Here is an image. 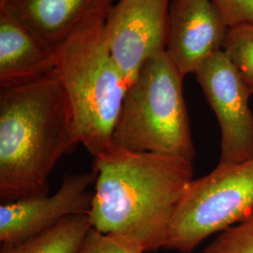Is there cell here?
Masks as SVG:
<instances>
[{"mask_svg":"<svg viewBox=\"0 0 253 253\" xmlns=\"http://www.w3.org/2000/svg\"><path fill=\"white\" fill-rule=\"evenodd\" d=\"M115 0H0L6 12L56 52L87 25L106 19Z\"/></svg>","mask_w":253,"mask_h":253,"instance_id":"10","label":"cell"},{"mask_svg":"<svg viewBox=\"0 0 253 253\" xmlns=\"http://www.w3.org/2000/svg\"><path fill=\"white\" fill-rule=\"evenodd\" d=\"M220 127L219 165L253 159L252 95L235 64L222 50L211 55L195 73Z\"/></svg>","mask_w":253,"mask_h":253,"instance_id":"6","label":"cell"},{"mask_svg":"<svg viewBox=\"0 0 253 253\" xmlns=\"http://www.w3.org/2000/svg\"><path fill=\"white\" fill-rule=\"evenodd\" d=\"M184 78L165 52L149 59L127 88L114 144L130 152L162 154L193 163Z\"/></svg>","mask_w":253,"mask_h":253,"instance_id":"4","label":"cell"},{"mask_svg":"<svg viewBox=\"0 0 253 253\" xmlns=\"http://www.w3.org/2000/svg\"><path fill=\"white\" fill-rule=\"evenodd\" d=\"M171 0H118L105 19L109 52L128 87L145 64L165 52Z\"/></svg>","mask_w":253,"mask_h":253,"instance_id":"7","label":"cell"},{"mask_svg":"<svg viewBox=\"0 0 253 253\" xmlns=\"http://www.w3.org/2000/svg\"><path fill=\"white\" fill-rule=\"evenodd\" d=\"M229 28L212 0H171L165 53L184 76L223 50Z\"/></svg>","mask_w":253,"mask_h":253,"instance_id":"9","label":"cell"},{"mask_svg":"<svg viewBox=\"0 0 253 253\" xmlns=\"http://www.w3.org/2000/svg\"><path fill=\"white\" fill-rule=\"evenodd\" d=\"M78 144L56 69L0 88L1 203L47 194L55 165Z\"/></svg>","mask_w":253,"mask_h":253,"instance_id":"2","label":"cell"},{"mask_svg":"<svg viewBox=\"0 0 253 253\" xmlns=\"http://www.w3.org/2000/svg\"><path fill=\"white\" fill-rule=\"evenodd\" d=\"M91 228L89 216L66 217L24 241L3 245L0 253H76Z\"/></svg>","mask_w":253,"mask_h":253,"instance_id":"12","label":"cell"},{"mask_svg":"<svg viewBox=\"0 0 253 253\" xmlns=\"http://www.w3.org/2000/svg\"><path fill=\"white\" fill-rule=\"evenodd\" d=\"M253 95V26L231 28L223 47Z\"/></svg>","mask_w":253,"mask_h":253,"instance_id":"13","label":"cell"},{"mask_svg":"<svg viewBox=\"0 0 253 253\" xmlns=\"http://www.w3.org/2000/svg\"><path fill=\"white\" fill-rule=\"evenodd\" d=\"M226 27L253 26V0H212Z\"/></svg>","mask_w":253,"mask_h":253,"instance_id":"16","label":"cell"},{"mask_svg":"<svg viewBox=\"0 0 253 253\" xmlns=\"http://www.w3.org/2000/svg\"><path fill=\"white\" fill-rule=\"evenodd\" d=\"M97 172L67 174L58 190L1 203L0 241L14 244L54 226L64 218L90 215Z\"/></svg>","mask_w":253,"mask_h":253,"instance_id":"8","label":"cell"},{"mask_svg":"<svg viewBox=\"0 0 253 253\" xmlns=\"http://www.w3.org/2000/svg\"><path fill=\"white\" fill-rule=\"evenodd\" d=\"M138 245L118 235L100 233L93 227L76 253H144Z\"/></svg>","mask_w":253,"mask_h":253,"instance_id":"15","label":"cell"},{"mask_svg":"<svg viewBox=\"0 0 253 253\" xmlns=\"http://www.w3.org/2000/svg\"><path fill=\"white\" fill-rule=\"evenodd\" d=\"M56 69V52L0 11V88L36 81Z\"/></svg>","mask_w":253,"mask_h":253,"instance_id":"11","label":"cell"},{"mask_svg":"<svg viewBox=\"0 0 253 253\" xmlns=\"http://www.w3.org/2000/svg\"><path fill=\"white\" fill-rule=\"evenodd\" d=\"M203 253H253V212L221 232Z\"/></svg>","mask_w":253,"mask_h":253,"instance_id":"14","label":"cell"},{"mask_svg":"<svg viewBox=\"0 0 253 253\" xmlns=\"http://www.w3.org/2000/svg\"><path fill=\"white\" fill-rule=\"evenodd\" d=\"M253 212V159L219 165L193 179L173 214L165 249L190 253Z\"/></svg>","mask_w":253,"mask_h":253,"instance_id":"5","label":"cell"},{"mask_svg":"<svg viewBox=\"0 0 253 253\" xmlns=\"http://www.w3.org/2000/svg\"><path fill=\"white\" fill-rule=\"evenodd\" d=\"M105 19L83 27L56 50V72L80 144L94 158L114 147L128 85L113 60Z\"/></svg>","mask_w":253,"mask_h":253,"instance_id":"3","label":"cell"},{"mask_svg":"<svg viewBox=\"0 0 253 253\" xmlns=\"http://www.w3.org/2000/svg\"><path fill=\"white\" fill-rule=\"evenodd\" d=\"M94 171L92 227L145 252L165 248L175 209L193 180V163L115 145L95 157Z\"/></svg>","mask_w":253,"mask_h":253,"instance_id":"1","label":"cell"}]
</instances>
